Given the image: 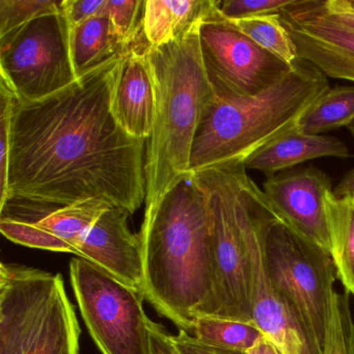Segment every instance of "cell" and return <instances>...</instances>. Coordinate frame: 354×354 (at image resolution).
Listing matches in <instances>:
<instances>
[{
  "label": "cell",
  "instance_id": "9",
  "mask_svg": "<svg viewBox=\"0 0 354 354\" xmlns=\"http://www.w3.org/2000/svg\"><path fill=\"white\" fill-rule=\"evenodd\" d=\"M0 74L20 102L46 98L78 80L62 12L36 18L0 39Z\"/></svg>",
  "mask_w": 354,
  "mask_h": 354
},
{
  "label": "cell",
  "instance_id": "17",
  "mask_svg": "<svg viewBox=\"0 0 354 354\" xmlns=\"http://www.w3.org/2000/svg\"><path fill=\"white\" fill-rule=\"evenodd\" d=\"M219 3L215 0H147L142 15L147 43L160 48L181 42L219 13Z\"/></svg>",
  "mask_w": 354,
  "mask_h": 354
},
{
  "label": "cell",
  "instance_id": "13",
  "mask_svg": "<svg viewBox=\"0 0 354 354\" xmlns=\"http://www.w3.org/2000/svg\"><path fill=\"white\" fill-rule=\"evenodd\" d=\"M263 192L281 223L330 254L329 202L335 194L326 174L314 167L281 171L267 178Z\"/></svg>",
  "mask_w": 354,
  "mask_h": 354
},
{
  "label": "cell",
  "instance_id": "19",
  "mask_svg": "<svg viewBox=\"0 0 354 354\" xmlns=\"http://www.w3.org/2000/svg\"><path fill=\"white\" fill-rule=\"evenodd\" d=\"M127 49L104 14L70 30V53L77 78L122 57Z\"/></svg>",
  "mask_w": 354,
  "mask_h": 354
},
{
  "label": "cell",
  "instance_id": "20",
  "mask_svg": "<svg viewBox=\"0 0 354 354\" xmlns=\"http://www.w3.org/2000/svg\"><path fill=\"white\" fill-rule=\"evenodd\" d=\"M330 256L345 291L354 297V196L329 202Z\"/></svg>",
  "mask_w": 354,
  "mask_h": 354
},
{
  "label": "cell",
  "instance_id": "15",
  "mask_svg": "<svg viewBox=\"0 0 354 354\" xmlns=\"http://www.w3.org/2000/svg\"><path fill=\"white\" fill-rule=\"evenodd\" d=\"M146 45H133L121 57L111 95V113L120 127L149 140L154 124L155 88Z\"/></svg>",
  "mask_w": 354,
  "mask_h": 354
},
{
  "label": "cell",
  "instance_id": "14",
  "mask_svg": "<svg viewBox=\"0 0 354 354\" xmlns=\"http://www.w3.org/2000/svg\"><path fill=\"white\" fill-rule=\"evenodd\" d=\"M126 209L111 207L86 232L76 256L94 263L142 296L144 270L140 236L130 231Z\"/></svg>",
  "mask_w": 354,
  "mask_h": 354
},
{
  "label": "cell",
  "instance_id": "29",
  "mask_svg": "<svg viewBox=\"0 0 354 354\" xmlns=\"http://www.w3.org/2000/svg\"><path fill=\"white\" fill-rule=\"evenodd\" d=\"M106 0H63L61 12L70 30L99 15Z\"/></svg>",
  "mask_w": 354,
  "mask_h": 354
},
{
  "label": "cell",
  "instance_id": "28",
  "mask_svg": "<svg viewBox=\"0 0 354 354\" xmlns=\"http://www.w3.org/2000/svg\"><path fill=\"white\" fill-rule=\"evenodd\" d=\"M294 0H225L219 3L221 15L227 21L281 14Z\"/></svg>",
  "mask_w": 354,
  "mask_h": 354
},
{
  "label": "cell",
  "instance_id": "22",
  "mask_svg": "<svg viewBox=\"0 0 354 354\" xmlns=\"http://www.w3.org/2000/svg\"><path fill=\"white\" fill-rule=\"evenodd\" d=\"M192 335L210 345L246 352L265 337L254 321L212 316L194 318Z\"/></svg>",
  "mask_w": 354,
  "mask_h": 354
},
{
  "label": "cell",
  "instance_id": "7",
  "mask_svg": "<svg viewBox=\"0 0 354 354\" xmlns=\"http://www.w3.org/2000/svg\"><path fill=\"white\" fill-rule=\"evenodd\" d=\"M267 272L323 351L337 269L330 254L294 233L279 219L265 238Z\"/></svg>",
  "mask_w": 354,
  "mask_h": 354
},
{
  "label": "cell",
  "instance_id": "30",
  "mask_svg": "<svg viewBox=\"0 0 354 354\" xmlns=\"http://www.w3.org/2000/svg\"><path fill=\"white\" fill-rule=\"evenodd\" d=\"M169 339L175 354H246L245 352L204 343L183 330H179L176 335H169Z\"/></svg>",
  "mask_w": 354,
  "mask_h": 354
},
{
  "label": "cell",
  "instance_id": "26",
  "mask_svg": "<svg viewBox=\"0 0 354 354\" xmlns=\"http://www.w3.org/2000/svg\"><path fill=\"white\" fill-rule=\"evenodd\" d=\"M146 1L140 0H106L101 14L111 20L115 34L126 48L136 43L142 32V20L140 18Z\"/></svg>",
  "mask_w": 354,
  "mask_h": 354
},
{
  "label": "cell",
  "instance_id": "11",
  "mask_svg": "<svg viewBox=\"0 0 354 354\" xmlns=\"http://www.w3.org/2000/svg\"><path fill=\"white\" fill-rule=\"evenodd\" d=\"M300 61L354 82V8L349 0H294L279 14Z\"/></svg>",
  "mask_w": 354,
  "mask_h": 354
},
{
  "label": "cell",
  "instance_id": "1",
  "mask_svg": "<svg viewBox=\"0 0 354 354\" xmlns=\"http://www.w3.org/2000/svg\"><path fill=\"white\" fill-rule=\"evenodd\" d=\"M120 61L41 100L15 98L10 200L63 207L100 198L130 214L140 208L147 196L146 140L126 133L111 113Z\"/></svg>",
  "mask_w": 354,
  "mask_h": 354
},
{
  "label": "cell",
  "instance_id": "32",
  "mask_svg": "<svg viewBox=\"0 0 354 354\" xmlns=\"http://www.w3.org/2000/svg\"><path fill=\"white\" fill-rule=\"evenodd\" d=\"M333 194L337 198L345 196H354V169L345 174L343 179L339 182L335 189Z\"/></svg>",
  "mask_w": 354,
  "mask_h": 354
},
{
  "label": "cell",
  "instance_id": "4",
  "mask_svg": "<svg viewBox=\"0 0 354 354\" xmlns=\"http://www.w3.org/2000/svg\"><path fill=\"white\" fill-rule=\"evenodd\" d=\"M330 88L328 78L298 59L281 82L256 96H216L196 130L188 173L243 162L297 125Z\"/></svg>",
  "mask_w": 354,
  "mask_h": 354
},
{
  "label": "cell",
  "instance_id": "6",
  "mask_svg": "<svg viewBox=\"0 0 354 354\" xmlns=\"http://www.w3.org/2000/svg\"><path fill=\"white\" fill-rule=\"evenodd\" d=\"M80 322L61 273L0 264V354H80Z\"/></svg>",
  "mask_w": 354,
  "mask_h": 354
},
{
  "label": "cell",
  "instance_id": "12",
  "mask_svg": "<svg viewBox=\"0 0 354 354\" xmlns=\"http://www.w3.org/2000/svg\"><path fill=\"white\" fill-rule=\"evenodd\" d=\"M277 219L279 217L265 198L250 225L248 252L252 321L281 354H323L295 308L275 289L267 272L265 238L268 227Z\"/></svg>",
  "mask_w": 354,
  "mask_h": 354
},
{
  "label": "cell",
  "instance_id": "33",
  "mask_svg": "<svg viewBox=\"0 0 354 354\" xmlns=\"http://www.w3.org/2000/svg\"><path fill=\"white\" fill-rule=\"evenodd\" d=\"M246 354H281L279 348L266 337L259 339L250 349L245 352Z\"/></svg>",
  "mask_w": 354,
  "mask_h": 354
},
{
  "label": "cell",
  "instance_id": "8",
  "mask_svg": "<svg viewBox=\"0 0 354 354\" xmlns=\"http://www.w3.org/2000/svg\"><path fill=\"white\" fill-rule=\"evenodd\" d=\"M70 281L86 328L102 354H152L142 296L106 271L72 259Z\"/></svg>",
  "mask_w": 354,
  "mask_h": 354
},
{
  "label": "cell",
  "instance_id": "21",
  "mask_svg": "<svg viewBox=\"0 0 354 354\" xmlns=\"http://www.w3.org/2000/svg\"><path fill=\"white\" fill-rule=\"evenodd\" d=\"M354 119V86L329 88L302 115L298 129L304 133L320 136L324 132L347 127Z\"/></svg>",
  "mask_w": 354,
  "mask_h": 354
},
{
  "label": "cell",
  "instance_id": "16",
  "mask_svg": "<svg viewBox=\"0 0 354 354\" xmlns=\"http://www.w3.org/2000/svg\"><path fill=\"white\" fill-rule=\"evenodd\" d=\"M34 208L30 203L13 207L3 217L30 223L38 231L42 250L76 254L86 232L113 205L100 198L63 207Z\"/></svg>",
  "mask_w": 354,
  "mask_h": 354
},
{
  "label": "cell",
  "instance_id": "2",
  "mask_svg": "<svg viewBox=\"0 0 354 354\" xmlns=\"http://www.w3.org/2000/svg\"><path fill=\"white\" fill-rule=\"evenodd\" d=\"M138 236L142 297L192 335L194 318L206 310L213 291L210 213L192 174L182 176L145 214Z\"/></svg>",
  "mask_w": 354,
  "mask_h": 354
},
{
  "label": "cell",
  "instance_id": "3",
  "mask_svg": "<svg viewBox=\"0 0 354 354\" xmlns=\"http://www.w3.org/2000/svg\"><path fill=\"white\" fill-rule=\"evenodd\" d=\"M147 53L154 80L155 115L147 144L145 214L188 174L196 130L216 99L203 59L200 30L160 48L148 45Z\"/></svg>",
  "mask_w": 354,
  "mask_h": 354
},
{
  "label": "cell",
  "instance_id": "18",
  "mask_svg": "<svg viewBox=\"0 0 354 354\" xmlns=\"http://www.w3.org/2000/svg\"><path fill=\"white\" fill-rule=\"evenodd\" d=\"M349 155L347 146L339 138L304 133L296 125L257 151L244 165L246 169H257L268 178L306 161L323 157L346 159Z\"/></svg>",
  "mask_w": 354,
  "mask_h": 354
},
{
  "label": "cell",
  "instance_id": "34",
  "mask_svg": "<svg viewBox=\"0 0 354 354\" xmlns=\"http://www.w3.org/2000/svg\"><path fill=\"white\" fill-rule=\"evenodd\" d=\"M347 128L349 129V131L351 132L352 136H353L354 138V119L350 122V124L347 126Z\"/></svg>",
  "mask_w": 354,
  "mask_h": 354
},
{
  "label": "cell",
  "instance_id": "35",
  "mask_svg": "<svg viewBox=\"0 0 354 354\" xmlns=\"http://www.w3.org/2000/svg\"><path fill=\"white\" fill-rule=\"evenodd\" d=\"M350 3H351L352 7L354 8V0H349Z\"/></svg>",
  "mask_w": 354,
  "mask_h": 354
},
{
  "label": "cell",
  "instance_id": "23",
  "mask_svg": "<svg viewBox=\"0 0 354 354\" xmlns=\"http://www.w3.org/2000/svg\"><path fill=\"white\" fill-rule=\"evenodd\" d=\"M229 22L261 48L286 63L293 65L298 61L295 45L283 26L279 14Z\"/></svg>",
  "mask_w": 354,
  "mask_h": 354
},
{
  "label": "cell",
  "instance_id": "36",
  "mask_svg": "<svg viewBox=\"0 0 354 354\" xmlns=\"http://www.w3.org/2000/svg\"><path fill=\"white\" fill-rule=\"evenodd\" d=\"M173 352H174V349H173ZM174 354H175V352H174Z\"/></svg>",
  "mask_w": 354,
  "mask_h": 354
},
{
  "label": "cell",
  "instance_id": "25",
  "mask_svg": "<svg viewBox=\"0 0 354 354\" xmlns=\"http://www.w3.org/2000/svg\"><path fill=\"white\" fill-rule=\"evenodd\" d=\"M61 3L55 0H0V39L36 18L59 13Z\"/></svg>",
  "mask_w": 354,
  "mask_h": 354
},
{
  "label": "cell",
  "instance_id": "31",
  "mask_svg": "<svg viewBox=\"0 0 354 354\" xmlns=\"http://www.w3.org/2000/svg\"><path fill=\"white\" fill-rule=\"evenodd\" d=\"M151 345L152 354H174L169 335L171 333L160 323L150 320Z\"/></svg>",
  "mask_w": 354,
  "mask_h": 354
},
{
  "label": "cell",
  "instance_id": "24",
  "mask_svg": "<svg viewBox=\"0 0 354 354\" xmlns=\"http://www.w3.org/2000/svg\"><path fill=\"white\" fill-rule=\"evenodd\" d=\"M323 354H354V321L347 291L333 292Z\"/></svg>",
  "mask_w": 354,
  "mask_h": 354
},
{
  "label": "cell",
  "instance_id": "27",
  "mask_svg": "<svg viewBox=\"0 0 354 354\" xmlns=\"http://www.w3.org/2000/svg\"><path fill=\"white\" fill-rule=\"evenodd\" d=\"M15 96L1 84L0 88V210L10 200L8 173L12 140V118Z\"/></svg>",
  "mask_w": 354,
  "mask_h": 354
},
{
  "label": "cell",
  "instance_id": "5",
  "mask_svg": "<svg viewBox=\"0 0 354 354\" xmlns=\"http://www.w3.org/2000/svg\"><path fill=\"white\" fill-rule=\"evenodd\" d=\"M189 174L206 196L212 235V296L200 316L252 321L248 235L266 196L243 162Z\"/></svg>",
  "mask_w": 354,
  "mask_h": 354
},
{
  "label": "cell",
  "instance_id": "10",
  "mask_svg": "<svg viewBox=\"0 0 354 354\" xmlns=\"http://www.w3.org/2000/svg\"><path fill=\"white\" fill-rule=\"evenodd\" d=\"M201 48L216 96H256L281 82L294 65L252 42L221 15L202 24Z\"/></svg>",
  "mask_w": 354,
  "mask_h": 354
}]
</instances>
